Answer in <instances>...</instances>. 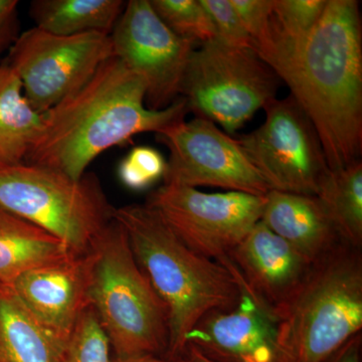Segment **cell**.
<instances>
[{
	"label": "cell",
	"instance_id": "cell-21",
	"mask_svg": "<svg viewBox=\"0 0 362 362\" xmlns=\"http://www.w3.org/2000/svg\"><path fill=\"white\" fill-rule=\"evenodd\" d=\"M337 228L342 242L362 246V162L329 170L316 195Z\"/></svg>",
	"mask_w": 362,
	"mask_h": 362
},
{
	"label": "cell",
	"instance_id": "cell-12",
	"mask_svg": "<svg viewBox=\"0 0 362 362\" xmlns=\"http://www.w3.org/2000/svg\"><path fill=\"white\" fill-rule=\"evenodd\" d=\"M114 54L145 84V104L163 110L180 97L190 54L197 44L169 30L149 0L126 2L110 33Z\"/></svg>",
	"mask_w": 362,
	"mask_h": 362
},
{
	"label": "cell",
	"instance_id": "cell-7",
	"mask_svg": "<svg viewBox=\"0 0 362 362\" xmlns=\"http://www.w3.org/2000/svg\"><path fill=\"white\" fill-rule=\"evenodd\" d=\"M281 83L254 49L214 40L199 45L190 54L180 97L195 117L218 124L230 136L277 99Z\"/></svg>",
	"mask_w": 362,
	"mask_h": 362
},
{
	"label": "cell",
	"instance_id": "cell-26",
	"mask_svg": "<svg viewBox=\"0 0 362 362\" xmlns=\"http://www.w3.org/2000/svg\"><path fill=\"white\" fill-rule=\"evenodd\" d=\"M245 30L254 42L263 39L273 11V0H230Z\"/></svg>",
	"mask_w": 362,
	"mask_h": 362
},
{
	"label": "cell",
	"instance_id": "cell-1",
	"mask_svg": "<svg viewBox=\"0 0 362 362\" xmlns=\"http://www.w3.org/2000/svg\"><path fill=\"white\" fill-rule=\"evenodd\" d=\"M142 78L116 57L105 62L89 82L42 114V128L25 163L58 170L78 180L106 150L135 135L159 131L185 120V98L163 110L145 104Z\"/></svg>",
	"mask_w": 362,
	"mask_h": 362
},
{
	"label": "cell",
	"instance_id": "cell-28",
	"mask_svg": "<svg viewBox=\"0 0 362 362\" xmlns=\"http://www.w3.org/2000/svg\"><path fill=\"white\" fill-rule=\"evenodd\" d=\"M330 359L331 362H361V335L352 338Z\"/></svg>",
	"mask_w": 362,
	"mask_h": 362
},
{
	"label": "cell",
	"instance_id": "cell-16",
	"mask_svg": "<svg viewBox=\"0 0 362 362\" xmlns=\"http://www.w3.org/2000/svg\"><path fill=\"white\" fill-rule=\"evenodd\" d=\"M261 221L313 265L342 240L320 199L270 190Z\"/></svg>",
	"mask_w": 362,
	"mask_h": 362
},
{
	"label": "cell",
	"instance_id": "cell-4",
	"mask_svg": "<svg viewBox=\"0 0 362 362\" xmlns=\"http://www.w3.org/2000/svg\"><path fill=\"white\" fill-rule=\"evenodd\" d=\"M341 243L312 265L278 321L281 362H326L362 328V259Z\"/></svg>",
	"mask_w": 362,
	"mask_h": 362
},
{
	"label": "cell",
	"instance_id": "cell-24",
	"mask_svg": "<svg viewBox=\"0 0 362 362\" xmlns=\"http://www.w3.org/2000/svg\"><path fill=\"white\" fill-rule=\"evenodd\" d=\"M168 161L158 150L138 146L131 150L121 161L118 175L124 187L142 192L165 176Z\"/></svg>",
	"mask_w": 362,
	"mask_h": 362
},
{
	"label": "cell",
	"instance_id": "cell-2",
	"mask_svg": "<svg viewBox=\"0 0 362 362\" xmlns=\"http://www.w3.org/2000/svg\"><path fill=\"white\" fill-rule=\"evenodd\" d=\"M362 26L356 0H328L278 77L310 119L330 170L361 160Z\"/></svg>",
	"mask_w": 362,
	"mask_h": 362
},
{
	"label": "cell",
	"instance_id": "cell-22",
	"mask_svg": "<svg viewBox=\"0 0 362 362\" xmlns=\"http://www.w3.org/2000/svg\"><path fill=\"white\" fill-rule=\"evenodd\" d=\"M169 30L197 45L216 40L213 21L201 0H149Z\"/></svg>",
	"mask_w": 362,
	"mask_h": 362
},
{
	"label": "cell",
	"instance_id": "cell-29",
	"mask_svg": "<svg viewBox=\"0 0 362 362\" xmlns=\"http://www.w3.org/2000/svg\"><path fill=\"white\" fill-rule=\"evenodd\" d=\"M175 362H214L209 357L204 356L201 351H199L194 346H187L180 358L176 359Z\"/></svg>",
	"mask_w": 362,
	"mask_h": 362
},
{
	"label": "cell",
	"instance_id": "cell-15",
	"mask_svg": "<svg viewBox=\"0 0 362 362\" xmlns=\"http://www.w3.org/2000/svg\"><path fill=\"white\" fill-rule=\"evenodd\" d=\"M92 252L25 272L11 285L44 328L65 343L90 307Z\"/></svg>",
	"mask_w": 362,
	"mask_h": 362
},
{
	"label": "cell",
	"instance_id": "cell-17",
	"mask_svg": "<svg viewBox=\"0 0 362 362\" xmlns=\"http://www.w3.org/2000/svg\"><path fill=\"white\" fill-rule=\"evenodd\" d=\"M73 256L62 240L0 206V283Z\"/></svg>",
	"mask_w": 362,
	"mask_h": 362
},
{
	"label": "cell",
	"instance_id": "cell-10",
	"mask_svg": "<svg viewBox=\"0 0 362 362\" xmlns=\"http://www.w3.org/2000/svg\"><path fill=\"white\" fill-rule=\"evenodd\" d=\"M264 110L265 122L235 138L243 151L271 190L316 197L330 169L310 119L291 95Z\"/></svg>",
	"mask_w": 362,
	"mask_h": 362
},
{
	"label": "cell",
	"instance_id": "cell-8",
	"mask_svg": "<svg viewBox=\"0 0 362 362\" xmlns=\"http://www.w3.org/2000/svg\"><path fill=\"white\" fill-rule=\"evenodd\" d=\"M113 57L107 33L64 37L35 26L18 35L6 64L20 78L30 106L44 114L87 84Z\"/></svg>",
	"mask_w": 362,
	"mask_h": 362
},
{
	"label": "cell",
	"instance_id": "cell-6",
	"mask_svg": "<svg viewBox=\"0 0 362 362\" xmlns=\"http://www.w3.org/2000/svg\"><path fill=\"white\" fill-rule=\"evenodd\" d=\"M0 206L51 233L76 256L90 252L115 211L94 173L75 180L28 163L0 169Z\"/></svg>",
	"mask_w": 362,
	"mask_h": 362
},
{
	"label": "cell",
	"instance_id": "cell-23",
	"mask_svg": "<svg viewBox=\"0 0 362 362\" xmlns=\"http://www.w3.org/2000/svg\"><path fill=\"white\" fill-rule=\"evenodd\" d=\"M56 362H113L110 340L92 307L78 318Z\"/></svg>",
	"mask_w": 362,
	"mask_h": 362
},
{
	"label": "cell",
	"instance_id": "cell-30",
	"mask_svg": "<svg viewBox=\"0 0 362 362\" xmlns=\"http://www.w3.org/2000/svg\"><path fill=\"white\" fill-rule=\"evenodd\" d=\"M113 362H175V361H164V359L159 358L158 356H145L135 357V358L123 359V361H120V359H115L113 357Z\"/></svg>",
	"mask_w": 362,
	"mask_h": 362
},
{
	"label": "cell",
	"instance_id": "cell-14",
	"mask_svg": "<svg viewBox=\"0 0 362 362\" xmlns=\"http://www.w3.org/2000/svg\"><path fill=\"white\" fill-rule=\"evenodd\" d=\"M187 346L214 362H281L277 319L245 289L232 309L206 314L188 333Z\"/></svg>",
	"mask_w": 362,
	"mask_h": 362
},
{
	"label": "cell",
	"instance_id": "cell-31",
	"mask_svg": "<svg viewBox=\"0 0 362 362\" xmlns=\"http://www.w3.org/2000/svg\"><path fill=\"white\" fill-rule=\"evenodd\" d=\"M2 69H4V66H0V75H1L2 73Z\"/></svg>",
	"mask_w": 362,
	"mask_h": 362
},
{
	"label": "cell",
	"instance_id": "cell-20",
	"mask_svg": "<svg viewBox=\"0 0 362 362\" xmlns=\"http://www.w3.org/2000/svg\"><path fill=\"white\" fill-rule=\"evenodd\" d=\"M125 6L122 0H35L30 11L35 28L52 35H110Z\"/></svg>",
	"mask_w": 362,
	"mask_h": 362
},
{
	"label": "cell",
	"instance_id": "cell-11",
	"mask_svg": "<svg viewBox=\"0 0 362 362\" xmlns=\"http://www.w3.org/2000/svg\"><path fill=\"white\" fill-rule=\"evenodd\" d=\"M169 151L164 185L213 187L266 197L271 188L235 138L202 117L180 121L156 133Z\"/></svg>",
	"mask_w": 362,
	"mask_h": 362
},
{
	"label": "cell",
	"instance_id": "cell-19",
	"mask_svg": "<svg viewBox=\"0 0 362 362\" xmlns=\"http://www.w3.org/2000/svg\"><path fill=\"white\" fill-rule=\"evenodd\" d=\"M0 75V169L25 163L42 128V114L30 106L20 78L6 63Z\"/></svg>",
	"mask_w": 362,
	"mask_h": 362
},
{
	"label": "cell",
	"instance_id": "cell-25",
	"mask_svg": "<svg viewBox=\"0 0 362 362\" xmlns=\"http://www.w3.org/2000/svg\"><path fill=\"white\" fill-rule=\"evenodd\" d=\"M201 2L213 21L216 40L228 47L254 49V42L230 0H201Z\"/></svg>",
	"mask_w": 362,
	"mask_h": 362
},
{
	"label": "cell",
	"instance_id": "cell-13",
	"mask_svg": "<svg viewBox=\"0 0 362 362\" xmlns=\"http://www.w3.org/2000/svg\"><path fill=\"white\" fill-rule=\"evenodd\" d=\"M245 291L279 321L312 267L259 221L230 255Z\"/></svg>",
	"mask_w": 362,
	"mask_h": 362
},
{
	"label": "cell",
	"instance_id": "cell-27",
	"mask_svg": "<svg viewBox=\"0 0 362 362\" xmlns=\"http://www.w3.org/2000/svg\"><path fill=\"white\" fill-rule=\"evenodd\" d=\"M18 4L16 0H0V57L9 51L20 35Z\"/></svg>",
	"mask_w": 362,
	"mask_h": 362
},
{
	"label": "cell",
	"instance_id": "cell-9",
	"mask_svg": "<svg viewBox=\"0 0 362 362\" xmlns=\"http://www.w3.org/2000/svg\"><path fill=\"white\" fill-rule=\"evenodd\" d=\"M265 204L266 197L177 185H162L146 202L189 249L228 270L230 252L261 221Z\"/></svg>",
	"mask_w": 362,
	"mask_h": 362
},
{
	"label": "cell",
	"instance_id": "cell-3",
	"mask_svg": "<svg viewBox=\"0 0 362 362\" xmlns=\"http://www.w3.org/2000/svg\"><path fill=\"white\" fill-rule=\"evenodd\" d=\"M114 220L125 230L138 265L165 305L168 356L185 349V338L209 312L228 310L242 288L226 267L189 249L148 204L115 207Z\"/></svg>",
	"mask_w": 362,
	"mask_h": 362
},
{
	"label": "cell",
	"instance_id": "cell-18",
	"mask_svg": "<svg viewBox=\"0 0 362 362\" xmlns=\"http://www.w3.org/2000/svg\"><path fill=\"white\" fill-rule=\"evenodd\" d=\"M64 344L35 319L11 285L0 283V362H56Z\"/></svg>",
	"mask_w": 362,
	"mask_h": 362
},
{
	"label": "cell",
	"instance_id": "cell-5",
	"mask_svg": "<svg viewBox=\"0 0 362 362\" xmlns=\"http://www.w3.org/2000/svg\"><path fill=\"white\" fill-rule=\"evenodd\" d=\"M90 252V305L110 340L114 358L166 354L168 310L138 265L122 226L112 221Z\"/></svg>",
	"mask_w": 362,
	"mask_h": 362
}]
</instances>
